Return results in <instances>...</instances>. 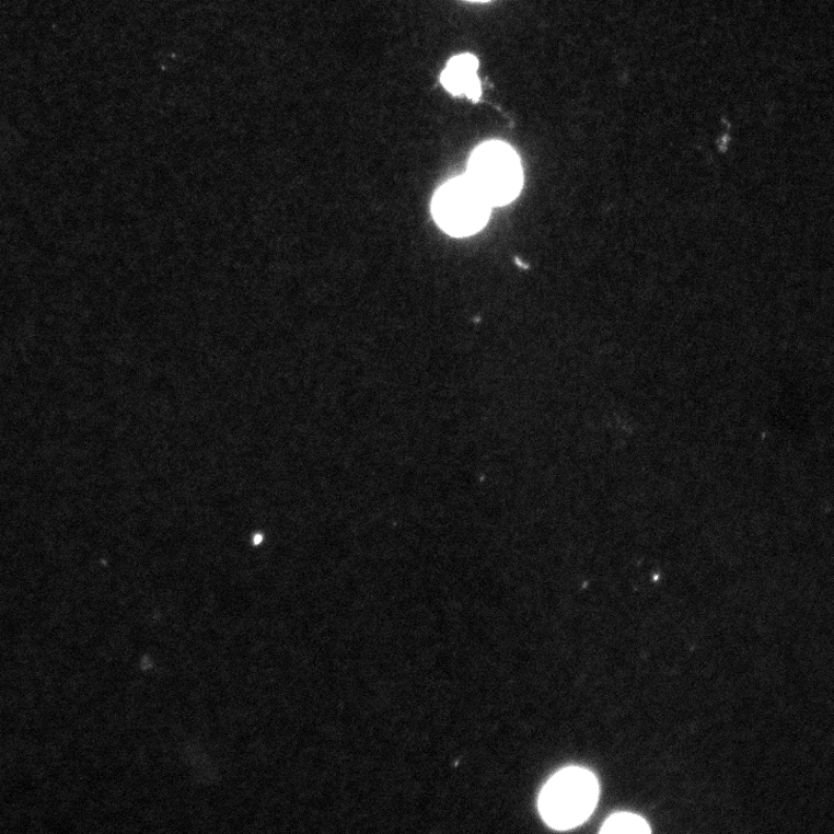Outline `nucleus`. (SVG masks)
<instances>
[{
    "label": "nucleus",
    "instance_id": "obj_1",
    "mask_svg": "<svg viewBox=\"0 0 834 834\" xmlns=\"http://www.w3.org/2000/svg\"><path fill=\"white\" fill-rule=\"evenodd\" d=\"M598 779L587 769L569 767L556 773L544 787L540 810L545 822L556 830L582 824L599 801Z\"/></svg>",
    "mask_w": 834,
    "mask_h": 834
},
{
    "label": "nucleus",
    "instance_id": "obj_2",
    "mask_svg": "<svg viewBox=\"0 0 834 834\" xmlns=\"http://www.w3.org/2000/svg\"><path fill=\"white\" fill-rule=\"evenodd\" d=\"M466 177L494 207L509 205L524 183L521 159L509 144L486 142L472 153Z\"/></svg>",
    "mask_w": 834,
    "mask_h": 834
},
{
    "label": "nucleus",
    "instance_id": "obj_3",
    "mask_svg": "<svg viewBox=\"0 0 834 834\" xmlns=\"http://www.w3.org/2000/svg\"><path fill=\"white\" fill-rule=\"evenodd\" d=\"M491 206L466 175L453 178L432 200V215L437 224L453 236H468L487 224Z\"/></svg>",
    "mask_w": 834,
    "mask_h": 834
},
{
    "label": "nucleus",
    "instance_id": "obj_4",
    "mask_svg": "<svg viewBox=\"0 0 834 834\" xmlns=\"http://www.w3.org/2000/svg\"><path fill=\"white\" fill-rule=\"evenodd\" d=\"M478 69L479 59L474 55H456L442 72L441 83L452 95H465L470 101L478 102L483 94Z\"/></svg>",
    "mask_w": 834,
    "mask_h": 834
},
{
    "label": "nucleus",
    "instance_id": "obj_5",
    "mask_svg": "<svg viewBox=\"0 0 834 834\" xmlns=\"http://www.w3.org/2000/svg\"><path fill=\"white\" fill-rule=\"evenodd\" d=\"M602 833L606 834H615V833H650V827L648 823L641 819L640 816L633 815V813H617V815H614L610 818L603 829L601 830Z\"/></svg>",
    "mask_w": 834,
    "mask_h": 834
},
{
    "label": "nucleus",
    "instance_id": "obj_6",
    "mask_svg": "<svg viewBox=\"0 0 834 834\" xmlns=\"http://www.w3.org/2000/svg\"><path fill=\"white\" fill-rule=\"evenodd\" d=\"M466 2H472V3H487V2H490V0H466Z\"/></svg>",
    "mask_w": 834,
    "mask_h": 834
}]
</instances>
